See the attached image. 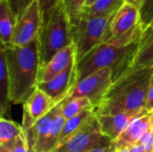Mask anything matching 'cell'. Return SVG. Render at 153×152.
I'll use <instances>...</instances> for the list:
<instances>
[{
    "label": "cell",
    "mask_w": 153,
    "mask_h": 152,
    "mask_svg": "<svg viewBox=\"0 0 153 152\" xmlns=\"http://www.w3.org/2000/svg\"><path fill=\"white\" fill-rule=\"evenodd\" d=\"M152 74L153 67L128 71L114 82L100 103L94 108L95 116L144 110Z\"/></svg>",
    "instance_id": "1"
},
{
    "label": "cell",
    "mask_w": 153,
    "mask_h": 152,
    "mask_svg": "<svg viewBox=\"0 0 153 152\" xmlns=\"http://www.w3.org/2000/svg\"><path fill=\"white\" fill-rule=\"evenodd\" d=\"M4 52L10 82L11 102L15 105H23L37 89L39 83L40 69L39 38L23 47L13 46L4 48Z\"/></svg>",
    "instance_id": "2"
},
{
    "label": "cell",
    "mask_w": 153,
    "mask_h": 152,
    "mask_svg": "<svg viewBox=\"0 0 153 152\" xmlns=\"http://www.w3.org/2000/svg\"><path fill=\"white\" fill-rule=\"evenodd\" d=\"M140 43L122 45L108 40L95 47L82 60L77 62L78 81L100 69L107 67L112 70L113 81H117L131 70Z\"/></svg>",
    "instance_id": "3"
},
{
    "label": "cell",
    "mask_w": 153,
    "mask_h": 152,
    "mask_svg": "<svg viewBox=\"0 0 153 152\" xmlns=\"http://www.w3.org/2000/svg\"><path fill=\"white\" fill-rule=\"evenodd\" d=\"M40 68L62 49L74 44L72 25L63 0L52 12L48 22L42 25L39 35Z\"/></svg>",
    "instance_id": "4"
},
{
    "label": "cell",
    "mask_w": 153,
    "mask_h": 152,
    "mask_svg": "<svg viewBox=\"0 0 153 152\" xmlns=\"http://www.w3.org/2000/svg\"><path fill=\"white\" fill-rule=\"evenodd\" d=\"M114 15L108 17L81 18L72 26L73 41L76 47V61L82 60L95 47L110 39Z\"/></svg>",
    "instance_id": "5"
},
{
    "label": "cell",
    "mask_w": 153,
    "mask_h": 152,
    "mask_svg": "<svg viewBox=\"0 0 153 152\" xmlns=\"http://www.w3.org/2000/svg\"><path fill=\"white\" fill-rule=\"evenodd\" d=\"M143 33L140 9L126 3L114 15L108 40L122 45H129L141 42Z\"/></svg>",
    "instance_id": "6"
},
{
    "label": "cell",
    "mask_w": 153,
    "mask_h": 152,
    "mask_svg": "<svg viewBox=\"0 0 153 152\" xmlns=\"http://www.w3.org/2000/svg\"><path fill=\"white\" fill-rule=\"evenodd\" d=\"M112 70L108 67L100 69L78 81L68 97H83L91 100L94 108L100 103L113 85Z\"/></svg>",
    "instance_id": "7"
},
{
    "label": "cell",
    "mask_w": 153,
    "mask_h": 152,
    "mask_svg": "<svg viewBox=\"0 0 153 152\" xmlns=\"http://www.w3.org/2000/svg\"><path fill=\"white\" fill-rule=\"evenodd\" d=\"M107 140L108 139L101 133L94 116L84 127L58 144L51 152H90Z\"/></svg>",
    "instance_id": "8"
},
{
    "label": "cell",
    "mask_w": 153,
    "mask_h": 152,
    "mask_svg": "<svg viewBox=\"0 0 153 152\" xmlns=\"http://www.w3.org/2000/svg\"><path fill=\"white\" fill-rule=\"evenodd\" d=\"M42 27V16L38 0H35L17 19L13 35V45L23 47L39 38Z\"/></svg>",
    "instance_id": "9"
},
{
    "label": "cell",
    "mask_w": 153,
    "mask_h": 152,
    "mask_svg": "<svg viewBox=\"0 0 153 152\" xmlns=\"http://www.w3.org/2000/svg\"><path fill=\"white\" fill-rule=\"evenodd\" d=\"M77 61H73L67 68L48 82L38 83L37 88L48 94L56 103H60L69 96L78 82Z\"/></svg>",
    "instance_id": "10"
},
{
    "label": "cell",
    "mask_w": 153,
    "mask_h": 152,
    "mask_svg": "<svg viewBox=\"0 0 153 152\" xmlns=\"http://www.w3.org/2000/svg\"><path fill=\"white\" fill-rule=\"evenodd\" d=\"M149 113L146 109L137 112H124L113 115L95 116L103 136L115 142L119 135L126 130L129 124L135 118Z\"/></svg>",
    "instance_id": "11"
},
{
    "label": "cell",
    "mask_w": 153,
    "mask_h": 152,
    "mask_svg": "<svg viewBox=\"0 0 153 152\" xmlns=\"http://www.w3.org/2000/svg\"><path fill=\"white\" fill-rule=\"evenodd\" d=\"M153 128V112L146 113L133 120L119 137L113 142L116 150L131 148L138 143L142 137Z\"/></svg>",
    "instance_id": "12"
},
{
    "label": "cell",
    "mask_w": 153,
    "mask_h": 152,
    "mask_svg": "<svg viewBox=\"0 0 153 152\" xmlns=\"http://www.w3.org/2000/svg\"><path fill=\"white\" fill-rule=\"evenodd\" d=\"M74 60H76V47L74 44H72L56 54L48 64L39 69V83L50 81L67 68Z\"/></svg>",
    "instance_id": "13"
},
{
    "label": "cell",
    "mask_w": 153,
    "mask_h": 152,
    "mask_svg": "<svg viewBox=\"0 0 153 152\" xmlns=\"http://www.w3.org/2000/svg\"><path fill=\"white\" fill-rule=\"evenodd\" d=\"M56 105L57 103L48 94L37 88L22 106L24 112L28 113L34 120H39L50 112Z\"/></svg>",
    "instance_id": "14"
},
{
    "label": "cell",
    "mask_w": 153,
    "mask_h": 152,
    "mask_svg": "<svg viewBox=\"0 0 153 152\" xmlns=\"http://www.w3.org/2000/svg\"><path fill=\"white\" fill-rule=\"evenodd\" d=\"M16 17L13 13L7 0L0 1V39L4 48L13 47V35L16 23Z\"/></svg>",
    "instance_id": "15"
},
{
    "label": "cell",
    "mask_w": 153,
    "mask_h": 152,
    "mask_svg": "<svg viewBox=\"0 0 153 152\" xmlns=\"http://www.w3.org/2000/svg\"><path fill=\"white\" fill-rule=\"evenodd\" d=\"M126 4V0H96L91 5L85 6L81 18L108 17L115 15Z\"/></svg>",
    "instance_id": "16"
},
{
    "label": "cell",
    "mask_w": 153,
    "mask_h": 152,
    "mask_svg": "<svg viewBox=\"0 0 153 152\" xmlns=\"http://www.w3.org/2000/svg\"><path fill=\"white\" fill-rule=\"evenodd\" d=\"M10 82L6 65L4 48H0V116L4 117L10 109Z\"/></svg>",
    "instance_id": "17"
},
{
    "label": "cell",
    "mask_w": 153,
    "mask_h": 152,
    "mask_svg": "<svg viewBox=\"0 0 153 152\" xmlns=\"http://www.w3.org/2000/svg\"><path fill=\"white\" fill-rule=\"evenodd\" d=\"M153 67V32L143 36L134 58L131 70Z\"/></svg>",
    "instance_id": "18"
},
{
    "label": "cell",
    "mask_w": 153,
    "mask_h": 152,
    "mask_svg": "<svg viewBox=\"0 0 153 152\" xmlns=\"http://www.w3.org/2000/svg\"><path fill=\"white\" fill-rule=\"evenodd\" d=\"M60 104L62 114L65 120L75 117L85 110L94 108L91 100L83 97H67Z\"/></svg>",
    "instance_id": "19"
},
{
    "label": "cell",
    "mask_w": 153,
    "mask_h": 152,
    "mask_svg": "<svg viewBox=\"0 0 153 152\" xmlns=\"http://www.w3.org/2000/svg\"><path fill=\"white\" fill-rule=\"evenodd\" d=\"M94 116H95L94 108H91V109L83 111L82 113H81L80 115H78L75 117L66 120L65 123L64 128L62 130L57 145L62 143L63 142H65L66 139H68L70 136H72L73 134L77 133L82 127H84Z\"/></svg>",
    "instance_id": "20"
},
{
    "label": "cell",
    "mask_w": 153,
    "mask_h": 152,
    "mask_svg": "<svg viewBox=\"0 0 153 152\" xmlns=\"http://www.w3.org/2000/svg\"><path fill=\"white\" fill-rule=\"evenodd\" d=\"M60 103L57 104L56 107V111H55V115H54V117H53L49 136H48V141L46 142V145H45L43 152H51L57 146V143H58L62 130H63L65 123L66 121L65 119V117L63 116Z\"/></svg>",
    "instance_id": "21"
},
{
    "label": "cell",
    "mask_w": 153,
    "mask_h": 152,
    "mask_svg": "<svg viewBox=\"0 0 153 152\" xmlns=\"http://www.w3.org/2000/svg\"><path fill=\"white\" fill-rule=\"evenodd\" d=\"M23 134L22 125L4 117L0 118V145Z\"/></svg>",
    "instance_id": "22"
},
{
    "label": "cell",
    "mask_w": 153,
    "mask_h": 152,
    "mask_svg": "<svg viewBox=\"0 0 153 152\" xmlns=\"http://www.w3.org/2000/svg\"><path fill=\"white\" fill-rule=\"evenodd\" d=\"M87 0H63L71 25H75L81 19L83 8Z\"/></svg>",
    "instance_id": "23"
},
{
    "label": "cell",
    "mask_w": 153,
    "mask_h": 152,
    "mask_svg": "<svg viewBox=\"0 0 153 152\" xmlns=\"http://www.w3.org/2000/svg\"><path fill=\"white\" fill-rule=\"evenodd\" d=\"M0 152H31L23 134L0 145Z\"/></svg>",
    "instance_id": "24"
},
{
    "label": "cell",
    "mask_w": 153,
    "mask_h": 152,
    "mask_svg": "<svg viewBox=\"0 0 153 152\" xmlns=\"http://www.w3.org/2000/svg\"><path fill=\"white\" fill-rule=\"evenodd\" d=\"M141 24L145 32L153 24V0H144L141 8Z\"/></svg>",
    "instance_id": "25"
},
{
    "label": "cell",
    "mask_w": 153,
    "mask_h": 152,
    "mask_svg": "<svg viewBox=\"0 0 153 152\" xmlns=\"http://www.w3.org/2000/svg\"><path fill=\"white\" fill-rule=\"evenodd\" d=\"M61 1L62 0H38L42 16V25H45L48 22L52 12Z\"/></svg>",
    "instance_id": "26"
},
{
    "label": "cell",
    "mask_w": 153,
    "mask_h": 152,
    "mask_svg": "<svg viewBox=\"0 0 153 152\" xmlns=\"http://www.w3.org/2000/svg\"><path fill=\"white\" fill-rule=\"evenodd\" d=\"M34 1L35 0H7L16 19H18Z\"/></svg>",
    "instance_id": "27"
},
{
    "label": "cell",
    "mask_w": 153,
    "mask_h": 152,
    "mask_svg": "<svg viewBox=\"0 0 153 152\" xmlns=\"http://www.w3.org/2000/svg\"><path fill=\"white\" fill-rule=\"evenodd\" d=\"M139 143L142 145L144 152H153V128L142 137Z\"/></svg>",
    "instance_id": "28"
},
{
    "label": "cell",
    "mask_w": 153,
    "mask_h": 152,
    "mask_svg": "<svg viewBox=\"0 0 153 152\" xmlns=\"http://www.w3.org/2000/svg\"><path fill=\"white\" fill-rule=\"evenodd\" d=\"M145 109L149 113H152L153 112V74L151 78L149 87H148L146 103H145Z\"/></svg>",
    "instance_id": "29"
},
{
    "label": "cell",
    "mask_w": 153,
    "mask_h": 152,
    "mask_svg": "<svg viewBox=\"0 0 153 152\" xmlns=\"http://www.w3.org/2000/svg\"><path fill=\"white\" fill-rule=\"evenodd\" d=\"M116 147L114 143L110 140H107L105 142H103L101 145L96 147L90 152H115Z\"/></svg>",
    "instance_id": "30"
},
{
    "label": "cell",
    "mask_w": 153,
    "mask_h": 152,
    "mask_svg": "<svg viewBox=\"0 0 153 152\" xmlns=\"http://www.w3.org/2000/svg\"><path fill=\"white\" fill-rule=\"evenodd\" d=\"M143 2H144V0H126V3L130 4L132 5H134V6H136L139 9L141 8V6H142Z\"/></svg>",
    "instance_id": "31"
},
{
    "label": "cell",
    "mask_w": 153,
    "mask_h": 152,
    "mask_svg": "<svg viewBox=\"0 0 153 152\" xmlns=\"http://www.w3.org/2000/svg\"><path fill=\"white\" fill-rule=\"evenodd\" d=\"M130 150H131V152H144L143 147H142V145L139 142L136 143V144H134V146H132L130 148Z\"/></svg>",
    "instance_id": "32"
},
{
    "label": "cell",
    "mask_w": 153,
    "mask_h": 152,
    "mask_svg": "<svg viewBox=\"0 0 153 152\" xmlns=\"http://www.w3.org/2000/svg\"><path fill=\"white\" fill-rule=\"evenodd\" d=\"M152 32H153V24L148 29V30H146V31H145V32H144V33H143V36L149 35V34H151Z\"/></svg>",
    "instance_id": "33"
},
{
    "label": "cell",
    "mask_w": 153,
    "mask_h": 152,
    "mask_svg": "<svg viewBox=\"0 0 153 152\" xmlns=\"http://www.w3.org/2000/svg\"><path fill=\"white\" fill-rule=\"evenodd\" d=\"M95 1H96V0H87V1H86V5H85V6H90V5H91Z\"/></svg>",
    "instance_id": "34"
}]
</instances>
